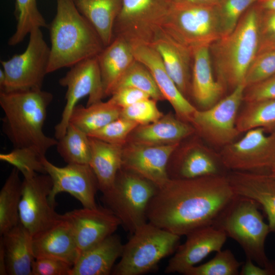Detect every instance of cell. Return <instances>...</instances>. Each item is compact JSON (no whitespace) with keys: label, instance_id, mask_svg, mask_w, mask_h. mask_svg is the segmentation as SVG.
Returning a JSON list of instances; mask_svg holds the SVG:
<instances>
[{"label":"cell","instance_id":"obj_39","mask_svg":"<svg viewBox=\"0 0 275 275\" xmlns=\"http://www.w3.org/2000/svg\"><path fill=\"white\" fill-rule=\"evenodd\" d=\"M259 0H219L215 6L221 37L231 33L243 13Z\"/></svg>","mask_w":275,"mask_h":275},{"label":"cell","instance_id":"obj_10","mask_svg":"<svg viewBox=\"0 0 275 275\" xmlns=\"http://www.w3.org/2000/svg\"><path fill=\"white\" fill-rule=\"evenodd\" d=\"M172 3L170 0H122L114 37H122L131 44L150 45L162 28Z\"/></svg>","mask_w":275,"mask_h":275},{"label":"cell","instance_id":"obj_53","mask_svg":"<svg viewBox=\"0 0 275 275\" xmlns=\"http://www.w3.org/2000/svg\"><path fill=\"white\" fill-rule=\"evenodd\" d=\"M172 3H178L184 1V0H170Z\"/></svg>","mask_w":275,"mask_h":275},{"label":"cell","instance_id":"obj_37","mask_svg":"<svg viewBox=\"0 0 275 275\" xmlns=\"http://www.w3.org/2000/svg\"><path fill=\"white\" fill-rule=\"evenodd\" d=\"M44 157L37 150L30 148H13L10 152L0 154V160L17 168L23 178L37 173L46 174L43 163Z\"/></svg>","mask_w":275,"mask_h":275},{"label":"cell","instance_id":"obj_3","mask_svg":"<svg viewBox=\"0 0 275 275\" xmlns=\"http://www.w3.org/2000/svg\"><path fill=\"white\" fill-rule=\"evenodd\" d=\"M48 27L51 43L48 74L97 56L104 47L73 0H57L56 14Z\"/></svg>","mask_w":275,"mask_h":275},{"label":"cell","instance_id":"obj_26","mask_svg":"<svg viewBox=\"0 0 275 275\" xmlns=\"http://www.w3.org/2000/svg\"><path fill=\"white\" fill-rule=\"evenodd\" d=\"M33 238L20 223L2 235L7 274L32 275L35 259L32 246Z\"/></svg>","mask_w":275,"mask_h":275},{"label":"cell","instance_id":"obj_42","mask_svg":"<svg viewBox=\"0 0 275 275\" xmlns=\"http://www.w3.org/2000/svg\"><path fill=\"white\" fill-rule=\"evenodd\" d=\"M157 101L148 98L122 109L121 117L138 123L139 125L153 123L163 115L157 106Z\"/></svg>","mask_w":275,"mask_h":275},{"label":"cell","instance_id":"obj_13","mask_svg":"<svg viewBox=\"0 0 275 275\" xmlns=\"http://www.w3.org/2000/svg\"><path fill=\"white\" fill-rule=\"evenodd\" d=\"M52 181L47 174L37 173L23 178L19 204L20 223L32 238L43 233L62 220L63 214L54 210L49 200Z\"/></svg>","mask_w":275,"mask_h":275},{"label":"cell","instance_id":"obj_40","mask_svg":"<svg viewBox=\"0 0 275 275\" xmlns=\"http://www.w3.org/2000/svg\"><path fill=\"white\" fill-rule=\"evenodd\" d=\"M139 125L134 121L120 117L88 135L108 143L122 146L129 134Z\"/></svg>","mask_w":275,"mask_h":275},{"label":"cell","instance_id":"obj_8","mask_svg":"<svg viewBox=\"0 0 275 275\" xmlns=\"http://www.w3.org/2000/svg\"><path fill=\"white\" fill-rule=\"evenodd\" d=\"M162 28L193 51L221 37L215 6L173 3Z\"/></svg>","mask_w":275,"mask_h":275},{"label":"cell","instance_id":"obj_24","mask_svg":"<svg viewBox=\"0 0 275 275\" xmlns=\"http://www.w3.org/2000/svg\"><path fill=\"white\" fill-rule=\"evenodd\" d=\"M224 90L213 75L209 46L194 49L190 91L196 103L203 109L208 108L219 100Z\"/></svg>","mask_w":275,"mask_h":275},{"label":"cell","instance_id":"obj_43","mask_svg":"<svg viewBox=\"0 0 275 275\" xmlns=\"http://www.w3.org/2000/svg\"><path fill=\"white\" fill-rule=\"evenodd\" d=\"M258 25L259 48L257 54L274 50L275 10H262L259 9Z\"/></svg>","mask_w":275,"mask_h":275},{"label":"cell","instance_id":"obj_33","mask_svg":"<svg viewBox=\"0 0 275 275\" xmlns=\"http://www.w3.org/2000/svg\"><path fill=\"white\" fill-rule=\"evenodd\" d=\"M238 115L236 125L239 132L262 128L269 133L275 132V99L246 103Z\"/></svg>","mask_w":275,"mask_h":275},{"label":"cell","instance_id":"obj_4","mask_svg":"<svg viewBox=\"0 0 275 275\" xmlns=\"http://www.w3.org/2000/svg\"><path fill=\"white\" fill-rule=\"evenodd\" d=\"M259 9L256 4L241 16L229 34L209 46L216 80L225 89L244 83L247 71L258 53Z\"/></svg>","mask_w":275,"mask_h":275},{"label":"cell","instance_id":"obj_29","mask_svg":"<svg viewBox=\"0 0 275 275\" xmlns=\"http://www.w3.org/2000/svg\"><path fill=\"white\" fill-rule=\"evenodd\" d=\"M78 11L89 21L104 47L114 39V28L122 0H73Z\"/></svg>","mask_w":275,"mask_h":275},{"label":"cell","instance_id":"obj_50","mask_svg":"<svg viewBox=\"0 0 275 275\" xmlns=\"http://www.w3.org/2000/svg\"><path fill=\"white\" fill-rule=\"evenodd\" d=\"M0 274H7L4 246L0 241Z\"/></svg>","mask_w":275,"mask_h":275},{"label":"cell","instance_id":"obj_6","mask_svg":"<svg viewBox=\"0 0 275 275\" xmlns=\"http://www.w3.org/2000/svg\"><path fill=\"white\" fill-rule=\"evenodd\" d=\"M123 245L113 275H141L153 269L178 246L180 236L148 222L139 227Z\"/></svg>","mask_w":275,"mask_h":275},{"label":"cell","instance_id":"obj_14","mask_svg":"<svg viewBox=\"0 0 275 275\" xmlns=\"http://www.w3.org/2000/svg\"><path fill=\"white\" fill-rule=\"evenodd\" d=\"M59 83L67 88V91L61 120L54 126V136L57 140L65 134L71 113L79 100L88 96L87 105H89L104 98L97 56L81 61L71 67L59 80Z\"/></svg>","mask_w":275,"mask_h":275},{"label":"cell","instance_id":"obj_46","mask_svg":"<svg viewBox=\"0 0 275 275\" xmlns=\"http://www.w3.org/2000/svg\"><path fill=\"white\" fill-rule=\"evenodd\" d=\"M150 98L149 95L141 90L134 88L123 87L116 89L111 95L109 99L122 109Z\"/></svg>","mask_w":275,"mask_h":275},{"label":"cell","instance_id":"obj_45","mask_svg":"<svg viewBox=\"0 0 275 275\" xmlns=\"http://www.w3.org/2000/svg\"><path fill=\"white\" fill-rule=\"evenodd\" d=\"M273 99H275V74L246 87L244 92L243 101L246 103Z\"/></svg>","mask_w":275,"mask_h":275},{"label":"cell","instance_id":"obj_18","mask_svg":"<svg viewBox=\"0 0 275 275\" xmlns=\"http://www.w3.org/2000/svg\"><path fill=\"white\" fill-rule=\"evenodd\" d=\"M186 236L185 241L178 245L169 261L166 273L185 274L209 254L221 250L227 238L223 230L214 226L198 229Z\"/></svg>","mask_w":275,"mask_h":275},{"label":"cell","instance_id":"obj_44","mask_svg":"<svg viewBox=\"0 0 275 275\" xmlns=\"http://www.w3.org/2000/svg\"><path fill=\"white\" fill-rule=\"evenodd\" d=\"M73 266L58 258H37L33 264L32 275H69Z\"/></svg>","mask_w":275,"mask_h":275},{"label":"cell","instance_id":"obj_36","mask_svg":"<svg viewBox=\"0 0 275 275\" xmlns=\"http://www.w3.org/2000/svg\"><path fill=\"white\" fill-rule=\"evenodd\" d=\"M123 87L141 90L156 101L165 100L150 71L144 64L136 60L126 71L116 89Z\"/></svg>","mask_w":275,"mask_h":275},{"label":"cell","instance_id":"obj_7","mask_svg":"<svg viewBox=\"0 0 275 275\" xmlns=\"http://www.w3.org/2000/svg\"><path fill=\"white\" fill-rule=\"evenodd\" d=\"M157 189L151 181L122 167L113 187L102 194V200L132 234L148 222L147 208Z\"/></svg>","mask_w":275,"mask_h":275},{"label":"cell","instance_id":"obj_16","mask_svg":"<svg viewBox=\"0 0 275 275\" xmlns=\"http://www.w3.org/2000/svg\"><path fill=\"white\" fill-rule=\"evenodd\" d=\"M63 216L72 228L79 255L113 234L121 225L111 210L98 206L74 209Z\"/></svg>","mask_w":275,"mask_h":275},{"label":"cell","instance_id":"obj_27","mask_svg":"<svg viewBox=\"0 0 275 275\" xmlns=\"http://www.w3.org/2000/svg\"><path fill=\"white\" fill-rule=\"evenodd\" d=\"M89 138V165L97 178L99 189L103 194L113 187L117 174L122 167L123 148L122 145Z\"/></svg>","mask_w":275,"mask_h":275},{"label":"cell","instance_id":"obj_22","mask_svg":"<svg viewBox=\"0 0 275 275\" xmlns=\"http://www.w3.org/2000/svg\"><path fill=\"white\" fill-rule=\"evenodd\" d=\"M32 246L35 258H55L73 265L79 256L72 228L64 216L53 226L33 237Z\"/></svg>","mask_w":275,"mask_h":275},{"label":"cell","instance_id":"obj_35","mask_svg":"<svg viewBox=\"0 0 275 275\" xmlns=\"http://www.w3.org/2000/svg\"><path fill=\"white\" fill-rule=\"evenodd\" d=\"M14 15L17 24L14 33L8 40L10 46L21 43L34 28L48 26L38 9L37 0H15Z\"/></svg>","mask_w":275,"mask_h":275},{"label":"cell","instance_id":"obj_12","mask_svg":"<svg viewBox=\"0 0 275 275\" xmlns=\"http://www.w3.org/2000/svg\"><path fill=\"white\" fill-rule=\"evenodd\" d=\"M245 88L242 83L211 107L196 109L193 114L190 122L210 144L223 147L233 142L240 133L236 122Z\"/></svg>","mask_w":275,"mask_h":275},{"label":"cell","instance_id":"obj_5","mask_svg":"<svg viewBox=\"0 0 275 275\" xmlns=\"http://www.w3.org/2000/svg\"><path fill=\"white\" fill-rule=\"evenodd\" d=\"M259 207L254 201L237 196L214 226L236 241L246 258L260 266L269 267L275 265V262L269 261L265 250V240L270 230Z\"/></svg>","mask_w":275,"mask_h":275},{"label":"cell","instance_id":"obj_38","mask_svg":"<svg viewBox=\"0 0 275 275\" xmlns=\"http://www.w3.org/2000/svg\"><path fill=\"white\" fill-rule=\"evenodd\" d=\"M214 257L200 265L189 269L185 275H238L242 263L239 262L229 249L216 252Z\"/></svg>","mask_w":275,"mask_h":275},{"label":"cell","instance_id":"obj_2","mask_svg":"<svg viewBox=\"0 0 275 275\" xmlns=\"http://www.w3.org/2000/svg\"><path fill=\"white\" fill-rule=\"evenodd\" d=\"M51 93L42 89L0 92L4 112L2 130L14 148H30L45 156L58 140L46 135L43 126Z\"/></svg>","mask_w":275,"mask_h":275},{"label":"cell","instance_id":"obj_51","mask_svg":"<svg viewBox=\"0 0 275 275\" xmlns=\"http://www.w3.org/2000/svg\"><path fill=\"white\" fill-rule=\"evenodd\" d=\"M6 83V75L3 69H0V92L4 89Z\"/></svg>","mask_w":275,"mask_h":275},{"label":"cell","instance_id":"obj_48","mask_svg":"<svg viewBox=\"0 0 275 275\" xmlns=\"http://www.w3.org/2000/svg\"><path fill=\"white\" fill-rule=\"evenodd\" d=\"M262 10H275V0H259L255 3Z\"/></svg>","mask_w":275,"mask_h":275},{"label":"cell","instance_id":"obj_47","mask_svg":"<svg viewBox=\"0 0 275 275\" xmlns=\"http://www.w3.org/2000/svg\"><path fill=\"white\" fill-rule=\"evenodd\" d=\"M240 275H275V265L269 267H263L255 265L250 258H246L239 272Z\"/></svg>","mask_w":275,"mask_h":275},{"label":"cell","instance_id":"obj_19","mask_svg":"<svg viewBox=\"0 0 275 275\" xmlns=\"http://www.w3.org/2000/svg\"><path fill=\"white\" fill-rule=\"evenodd\" d=\"M131 44L135 60L144 64L150 71L164 99L172 106L178 118L190 122L196 108L180 91L169 75L158 52L151 45Z\"/></svg>","mask_w":275,"mask_h":275},{"label":"cell","instance_id":"obj_30","mask_svg":"<svg viewBox=\"0 0 275 275\" xmlns=\"http://www.w3.org/2000/svg\"><path fill=\"white\" fill-rule=\"evenodd\" d=\"M121 111L110 99L87 106L77 104L71 113L69 123L88 134L120 117Z\"/></svg>","mask_w":275,"mask_h":275},{"label":"cell","instance_id":"obj_49","mask_svg":"<svg viewBox=\"0 0 275 275\" xmlns=\"http://www.w3.org/2000/svg\"><path fill=\"white\" fill-rule=\"evenodd\" d=\"M219 1V0H184L181 2L202 6H214Z\"/></svg>","mask_w":275,"mask_h":275},{"label":"cell","instance_id":"obj_1","mask_svg":"<svg viewBox=\"0 0 275 275\" xmlns=\"http://www.w3.org/2000/svg\"><path fill=\"white\" fill-rule=\"evenodd\" d=\"M227 175L170 179L150 201L148 222L180 236L214 226L236 198Z\"/></svg>","mask_w":275,"mask_h":275},{"label":"cell","instance_id":"obj_21","mask_svg":"<svg viewBox=\"0 0 275 275\" xmlns=\"http://www.w3.org/2000/svg\"><path fill=\"white\" fill-rule=\"evenodd\" d=\"M150 45L158 52L168 73L186 97L191 87L193 51L162 28Z\"/></svg>","mask_w":275,"mask_h":275},{"label":"cell","instance_id":"obj_20","mask_svg":"<svg viewBox=\"0 0 275 275\" xmlns=\"http://www.w3.org/2000/svg\"><path fill=\"white\" fill-rule=\"evenodd\" d=\"M227 176L236 195L252 200L262 208L270 232L275 233V176L270 172L230 171Z\"/></svg>","mask_w":275,"mask_h":275},{"label":"cell","instance_id":"obj_11","mask_svg":"<svg viewBox=\"0 0 275 275\" xmlns=\"http://www.w3.org/2000/svg\"><path fill=\"white\" fill-rule=\"evenodd\" d=\"M245 132L223 147L219 156L222 163L229 171L270 172L275 163V132L267 134L257 128Z\"/></svg>","mask_w":275,"mask_h":275},{"label":"cell","instance_id":"obj_17","mask_svg":"<svg viewBox=\"0 0 275 275\" xmlns=\"http://www.w3.org/2000/svg\"><path fill=\"white\" fill-rule=\"evenodd\" d=\"M178 146L179 143L149 145L133 142L123 149L122 168L161 187L170 180L169 161Z\"/></svg>","mask_w":275,"mask_h":275},{"label":"cell","instance_id":"obj_9","mask_svg":"<svg viewBox=\"0 0 275 275\" xmlns=\"http://www.w3.org/2000/svg\"><path fill=\"white\" fill-rule=\"evenodd\" d=\"M41 29L31 31L28 46L22 53L1 61L6 75L5 88L1 92L42 89L48 74L50 48Z\"/></svg>","mask_w":275,"mask_h":275},{"label":"cell","instance_id":"obj_52","mask_svg":"<svg viewBox=\"0 0 275 275\" xmlns=\"http://www.w3.org/2000/svg\"><path fill=\"white\" fill-rule=\"evenodd\" d=\"M270 173L273 175L274 176H275V163L274 164V165L272 166V167L271 168L270 171Z\"/></svg>","mask_w":275,"mask_h":275},{"label":"cell","instance_id":"obj_41","mask_svg":"<svg viewBox=\"0 0 275 275\" xmlns=\"http://www.w3.org/2000/svg\"><path fill=\"white\" fill-rule=\"evenodd\" d=\"M275 74V49L257 54L246 73V87L262 81Z\"/></svg>","mask_w":275,"mask_h":275},{"label":"cell","instance_id":"obj_34","mask_svg":"<svg viewBox=\"0 0 275 275\" xmlns=\"http://www.w3.org/2000/svg\"><path fill=\"white\" fill-rule=\"evenodd\" d=\"M58 153L67 164H89L91 146L88 135L69 123L65 134L58 140Z\"/></svg>","mask_w":275,"mask_h":275},{"label":"cell","instance_id":"obj_32","mask_svg":"<svg viewBox=\"0 0 275 275\" xmlns=\"http://www.w3.org/2000/svg\"><path fill=\"white\" fill-rule=\"evenodd\" d=\"M224 170L228 171L219 156L216 157L208 151L197 148L189 151L180 160L177 178L192 179L208 176L227 175L228 172Z\"/></svg>","mask_w":275,"mask_h":275},{"label":"cell","instance_id":"obj_31","mask_svg":"<svg viewBox=\"0 0 275 275\" xmlns=\"http://www.w3.org/2000/svg\"><path fill=\"white\" fill-rule=\"evenodd\" d=\"M19 173V171L14 167L0 191L1 235L20 223L19 209L22 181L20 180Z\"/></svg>","mask_w":275,"mask_h":275},{"label":"cell","instance_id":"obj_15","mask_svg":"<svg viewBox=\"0 0 275 275\" xmlns=\"http://www.w3.org/2000/svg\"><path fill=\"white\" fill-rule=\"evenodd\" d=\"M43 163L46 173L52 181L49 200L56 204L55 198L59 194L68 193L76 198L83 207H97L95 195L99 189L96 176L89 164H67L57 166L44 157Z\"/></svg>","mask_w":275,"mask_h":275},{"label":"cell","instance_id":"obj_25","mask_svg":"<svg viewBox=\"0 0 275 275\" xmlns=\"http://www.w3.org/2000/svg\"><path fill=\"white\" fill-rule=\"evenodd\" d=\"M124 244L112 234L80 254L69 275H109L121 257Z\"/></svg>","mask_w":275,"mask_h":275},{"label":"cell","instance_id":"obj_23","mask_svg":"<svg viewBox=\"0 0 275 275\" xmlns=\"http://www.w3.org/2000/svg\"><path fill=\"white\" fill-rule=\"evenodd\" d=\"M97 58L105 98L111 96L135 59L131 43L121 36L115 37Z\"/></svg>","mask_w":275,"mask_h":275},{"label":"cell","instance_id":"obj_28","mask_svg":"<svg viewBox=\"0 0 275 275\" xmlns=\"http://www.w3.org/2000/svg\"><path fill=\"white\" fill-rule=\"evenodd\" d=\"M195 130L188 122L169 114L153 123L139 125L133 130L134 142L149 145L179 143Z\"/></svg>","mask_w":275,"mask_h":275}]
</instances>
